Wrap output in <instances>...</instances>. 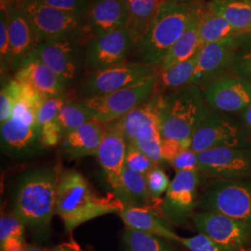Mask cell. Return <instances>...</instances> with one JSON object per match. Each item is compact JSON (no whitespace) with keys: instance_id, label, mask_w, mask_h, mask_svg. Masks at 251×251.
Returning a JSON list of instances; mask_svg holds the SVG:
<instances>
[{"instance_id":"obj_13","label":"cell","mask_w":251,"mask_h":251,"mask_svg":"<svg viewBox=\"0 0 251 251\" xmlns=\"http://www.w3.org/2000/svg\"><path fill=\"white\" fill-rule=\"evenodd\" d=\"M133 49L134 42L126 28L93 36L87 45V70L94 72L125 63Z\"/></svg>"},{"instance_id":"obj_47","label":"cell","mask_w":251,"mask_h":251,"mask_svg":"<svg viewBox=\"0 0 251 251\" xmlns=\"http://www.w3.org/2000/svg\"><path fill=\"white\" fill-rule=\"evenodd\" d=\"M241 116H242L243 121L244 123L246 124V126L251 129V104L248 108H246L242 113H241Z\"/></svg>"},{"instance_id":"obj_14","label":"cell","mask_w":251,"mask_h":251,"mask_svg":"<svg viewBox=\"0 0 251 251\" xmlns=\"http://www.w3.org/2000/svg\"><path fill=\"white\" fill-rule=\"evenodd\" d=\"M199 171H179L172 179L161 202L162 213L170 222L182 225L197 205Z\"/></svg>"},{"instance_id":"obj_32","label":"cell","mask_w":251,"mask_h":251,"mask_svg":"<svg viewBox=\"0 0 251 251\" xmlns=\"http://www.w3.org/2000/svg\"><path fill=\"white\" fill-rule=\"evenodd\" d=\"M20 92V84L15 78L6 84L0 93V122L8 121L12 117Z\"/></svg>"},{"instance_id":"obj_45","label":"cell","mask_w":251,"mask_h":251,"mask_svg":"<svg viewBox=\"0 0 251 251\" xmlns=\"http://www.w3.org/2000/svg\"><path fill=\"white\" fill-rule=\"evenodd\" d=\"M239 50H251V30L242 32L236 36Z\"/></svg>"},{"instance_id":"obj_6","label":"cell","mask_w":251,"mask_h":251,"mask_svg":"<svg viewBox=\"0 0 251 251\" xmlns=\"http://www.w3.org/2000/svg\"><path fill=\"white\" fill-rule=\"evenodd\" d=\"M158 72L140 82L105 95L86 97L81 100L93 119L102 124L116 121L141 105L155 92Z\"/></svg>"},{"instance_id":"obj_24","label":"cell","mask_w":251,"mask_h":251,"mask_svg":"<svg viewBox=\"0 0 251 251\" xmlns=\"http://www.w3.org/2000/svg\"><path fill=\"white\" fill-rule=\"evenodd\" d=\"M166 1L168 0H126L127 10L126 28L131 35L134 48L146 36Z\"/></svg>"},{"instance_id":"obj_40","label":"cell","mask_w":251,"mask_h":251,"mask_svg":"<svg viewBox=\"0 0 251 251\" xmlns=\"http://www.w3.org/2000/svg\"><path fill=\"white\" fill-rule=\"evenodd\" d=\"M171 166L176 172L186 171H200L198 153L191 148L183 150L171 162Z\"/></svg>"},{"instance_id":"obj_50","label":"cell","mask_w":251,"mask_h":251,"mask_svg":"<svg viewBox=\"0 0 251 251\" xmlns=\"http://www.w3.org/2000/svg\"><path fill=\"white\" fill-rule=\"evenodd\" d=\"M231 1H246V0H231Z\"/></svg>"},{"instance_id":"obj_30","label":"cell","mask_w":251,"mask_h":251,"mask_svg":"<svg viewBox=\"0 0 251 251\" xmlns=\"http://www.w3.org/2000/svg\"><path fill=\"white\" fill-rule=\"evenodd\" d=\"M122 242L124 251H176L169 240L128 227L123 232Z\"/></svg>"},{"instance_id":"obj_22","label":"cell","mask_w":251,"mask_h":251,"mask_svg":"<svg viewBox=\"0 0 251 251\" xmlns=\"http://www.w3.org/2000/svg\"><path fill=\"white\" fill-rule=\"evenodd\" d=\"M104 132V124L92 119L78 128L64 135L61 150L69 159L96 155Z\"/></svg>"},{"instance_id":"obj_9","label":"cell","mask_w":251,"mask_h":251,"mask_svg":"<svg viewBox=\"0 0 251 251\" xmlns=\"http://www.w3.org/2000/svg\"><path fill=\"white\" fill-rule=\"evenodd\" d=\"M158 72V66L143 62H125L99 71L88 72L81 84L86 97L105 95L125 89Z\"/></svg>"},{"instance_id":"obj_35","label":"cell","mask_w":251,"mask_h":251,"mask_svg":"<svg viewBox=\"0 0 251 251\" xmlns=\"http://www.w3.org/2000/svg\"><path fill=\"white\" fill-rule=\"evenodd\" d=\"M86 19L91 0H28Z\"/></svg>"},{"instance_id":"obj_28","label":"cell","mask_w":251,"mask_h":251,"mask_svg":"<svg viewBox=\"0 0 251 251\" xmlns=\"http://www.w3.org/2000/svg\"><path fill=\"white\" fill-rule=\"evenodd\" d=\"M206 8L224 17L241 32L251 30V0H211L206 4Z\"/></svg>"},{"instance_id":"obj_31","label":"cell","mask_w":251,"mask_h":251,"mask_svg":"<svg viewBox=\"0 0 251 251\" xmlns=\"http://www.w3.org/2000/svg\"><path fill=\"white\" fill-rule=\"evenodd\" d=\"M92 119L90 112L82 104L80 100L75 101L68 100L63 104L57 117L63 136Z\"/></svg>"},{"instance_id":"obj_15","label":"cell","mask_w":251,"mask_h":251,"mask_svg":"<svg viewBox=\"0 0 251 251\" xmlns=\"http://www.w3.org/2000/svg\"><path fill=\"white\" fill-rule=\"evenodd\" d=\"M239 49L236 36L204 46L190 85L205 88L209 83L231 72L233 60Z\"/></svg>"},{"instance_id":"obj_11","label":"cell","mask_w":251,"mask_h":251,"mask_svg":"<svg viewBox=\"0 0 251 251\" xmlns=\"http://www.w3.org/2000/svg\"><path fill=\"white\" fill-rule=\"evenodd\" d=\"M194 225L224 251H248L251 244V225L213 211L193 216Z\"/></svg>"},{"instance_id":"obj_26","label":"cell","mask_w":251,"mask_h":251,"mask_svg":"<svg viewBox=\"0 0 251 251\" xmlns=\"http://www.w3.org/2000/svg\"><path fill=\"white\" fill-rule=\"evenodd\" d=\"M205 7L206 5L196 14L182 36L179 37L178 41L171 47L169 52L166 54L160 65L158 66V71H165L178 63L188 60L203 48L200 45L199 25L201 14Z\"/></svg>"},{"instance_id":"obj_51","label":"cell","mask_w":251,"mask_h":251,"mask_svg":"<svg viewBox=\"0 0 251 251\" xmlns=\"http://www.w3.org/2000/svg\"><path fill=\"white\" fill-rule=\"evenodd\" d=\"M248 251H251V250H248Z\"/></svg>"},{"instance_id":"obj_37","label":"cell","mask_w":251,"mask_h":251,"mask_svg":"<svg viewBox=\"0 0 251 251\" xmlns=\"http://www.w3.org/2000/svg\"><path fill=\"white\" fill-rule=\"evenodd\" d=\"M147 187L154 200H158L162 195L168 191L171 181L166 174L157 165H154L148 173L145 175Z\"/></svg>"},{"instance_id":"obj_41","label":"cell","mask_w":251,"mask_h":251,"mask_svg":"<svg viewBox=\"0 0 251 251\" xmlns=\"http://www.w3.org/2000/svg\"><path fill=\"white\" fill-rule=\"evenodd\" d=\"M231 72L251 83V50H238L234 57Z\"/></svg>"},{"instance_id":"obj_5","label":"cell","mask_w":251,"mask_h":251,"mask_svg":"<svg viewBox=\"0 0 251 251\" xmlns=\"http://www.w3.org/2000/svg\"><path fill=\"white\" fill-rule=\"evenodd\" d=\"M39 41L70 40L88 44L93 37L86 19L33 1L20 3Z\"/></svg>"},{"instance_id":"obj_36","label":"cell","mask_w":251,"mask_h":251,"mask_svg":"<svg viewBox=\"0 0 251 251\" xmlns=\"http://www.w3.org/2000/svg\"><path fill=\"white\" fill-rule=\"evenodd\" d=\"M154 165L156 164L139 148L133 144H127L125 159L126 168L143 175H146Z\"/></svg>"},{"instance_id":"obj_48","label":"cell","mask_w":251,"mask_h":251,"mask_svg":"<svg viewBox=\"0 0 251 251\" xmlns=\"http://www.w3.org/2000/svg\"><path fill=\"white\" fill-rule=\"evenodd\" d=\"M22 251H52V249L49 250V249H44V248H40L35 245H28L27 244L25 248Z\"/></svg>"},{"instance_id":"obj_1","label":"cell","mask_w":251,"mask_h":251,"mask_svg":"<svg viewBox=\"0 0 251 251\" xmlns=\"http://www.w3.org/2000/svg\"><path fill=\"white\" fill-rule=\"evenodd\" d=\"M124 204L114 195L98 196L78 171H63L59 175L56 194V214L66 231L100 216L119 213Z\"/></svg>"},{"instance_id":"obj_17","label":"cell","mask_w":251,"mask_h":251,"mask_svg":"<svg viewBox=\"0 0 251 251\" xmlns=\"http://www.w3.org/2000/svg\"><path fill=\"white\" fill-rule=\"evenodd\" d=\"M127 143L120 120L104 124V132L96 153L110 186H114L125 168Z\"/></svg>"},{"instance_id":"obj_33","label":"cell","mask_w":251,"mask_h":251,"mask_svg":"<svg viewBox=\"0 0 251 251\" xmlns=\"http://www.w3.org/2000/svg\"><path fill=\"white\" fill-rule=\"evenodd\" d=\"M67 100L66 96L45 98L37 108L36 115V126L39 130L43 126L47 125L57 119L58 115Z\"/></svg>"},{"instance_id":"obj_10","label":"cell","mask_w":251,"mask_h":251,"mask_svg":"<svg viewBox=\"0 0 251 251\" xmlns=\"http://www.w3.org/2000/svg\"><path fill=\"white\" fill-rule=\"evenodd\" d=\"M247 135L231 118L210 108L192 138L191 149L199 153L220 147H247Z\"/></svg>"},{"instance_id":"obj_27","label":"cell","mask_w":251,"mask_h":251,"mask_svg":"<svg viewBox=\"0 0 251 251\" xmlns=\"http://www.w3.org/2000/svg\"><path fill=\"white\" fill-rule=\"evenodd\" d=\"M242 32L233 27L224 17L216 14L205 7L201 14L199 38L201 47L233 38Z\"/></svg>"},{"instance_id":"obj_12","label":"cell","mask_w":251,"mask_h":251,"mask_svg":"<svg viewBox=\"0 0 251 251\" xmlns=\"http://www.w3.org/2000/svg\"><path fill=\"white\" fill-rule=\"evenodd\" d=\"M199 170L223 179L251 178V149L220 147L198 153Z\"/></svg>"},{"instance_id":"obj_20","label":"cell","mask_w":251,"mask_h":251,"mask_svg":"<svg viewBox=\"0 0 251 251\" xmlns=\"http://www.w3.org/2000/svg\"><path fill=\"white\" fill-rule=\"evenodd\" d=\"M86 22L92 36L126 28L127 22L126 0H91Z\"/></svg>"},{"instance_id":"obj_4","label":"cell","mask_w":251,"mask_h":251,"mask_svg":"<svg viewBox=\"0 0 251 251\" xmlns=\"http://www.w3.org/2000/svg\"><path fill=\"white\" fill-rule=\"evenodd\" d=\"M200 88L187 85L165 94L159 117L162 139L175 140L186 149L206 111Z\"/></svg>"},{"instance_id":"obj_18","label":"cell","mask_w":251,"mask_h":251,"mask_svg":"<svg viewBox=\"0 0 251 251\" xmlns=\"http://www.w3.org/2000/svg\"><path fill=\"white\" fill-rule=\"evenodd\" d=\"M1 9H6L8 12L11 69L16 72L33 53L39 39L20 4Z\"/></svg>"},{"instance_id":"obj_38","label":"cell","mask_w":251,"mask_h":251,"mask_svg":"<svg viewBox=\"0 0 251 251\" xmlns=\"http://www.w3.org/2000/svg\"><path fill=\"white\" fill-rule=\"evenodd\" d=\"M25 225L14 212L2 216L0 220V242L10 237H25Z\"/></svg>"},{"instance_id":"obj_49","label":"cell","mask_w":251,"mask_h":251,"mask_svg":"<svg viewBox=\"0 0 251 251\" xmlns=\"http://www.w3.org/2000/svg\"><path fill=\"white\" fill-rule=\"evenodd\" d=\"M23 0H0L1 8H6L12 5H19Z\"/></svg>"},{"instance_id":"obj_25","label":"cell","mask_w":251,"mask_h":251,"mask_svg":"<svg viewBox=\"0 0 251 251\" xmlns=\"http://www.w3.org/2000/svg\"><path fill=\"white\" fill-rule=\"evenodd\" d=\"M111 188L124 205L152 207V202L156 201L148 190L145 175L131 171L126 166L118 181Z\"/></svg>"},{"instance_id":"obj_39","label":"cell","mask_w":251,"mask_h":251,"mask_svg":"<svg viewBox=\"0 0 251 251\" xmlns=\"http://www.w3.org/2000/svg\"><path fill=\"white\" fill-rule=\"evenodd\" d=\"M179 243L190 251H224L203 233H198L192 237H180Z\"/></svg>"},{"instance_id":"obj_46","label":"cell","mask_w":251,"mask_h":251,"mask_svg":"<svg viewBox=\"0 0 251 251\" xmlns=\"http://www.w3.org/2000/svg\"><path fill=\"white\" fill-rule=\"evenodd\" d=\"M52 251H82V250L76 243L66 242L54 247Z\"/></svg>"},{"instance_id":"obj_21","label":"cell","mask_w":251,"mask_h":251,"mask_svg":"<svg viewBox=\"0 0 251 251\" xmlns=\"http://www.w3.org/2000/svg\"><path fill=\"white\" fill-rule=\"evenodd\" d=\"M16 80L25 82L44 98L66 96L62 80L48 66L29 56L15 72Z\"/></svg>"},{"instance_id":"obj_3","label":"cell","mask_w":251,"mask_h":251,"mask_svg":"<svg viewBox=\"0 0 251 251\" xmlns=\"http://www.w3.org/2000/svg\"><path fill=\"white\" fill-rule=\"evenodd\" d=\"M58 171L44 168L24 175L18 184L13 212L34 232L48 234L56 214Z\"/></svg>"},{"instance_id":"obj_8","label":"cell","mask_w":251,"mask_h":251,"mask_svg":"<svg viewBox=\"0 0 251 251\" xmlns=\"http://www.w3.org/2000/svg\"><path fill=\"white\" fill-rule=\"evenodd\" d=\"M201 202L207 211L251 225V182L248 180L219 179L206 187Z\"/></svg>"},{"instance_id":"obj_34","label":"cell","mask_w":251,"mask_h":251,"mask_svg":"<svg viewBox=\"0 0 251 251\" xmlns=\"http://www.w3.org/2000/svg\"><path fill=\"white\" fill-rule=\"evenodd\" d=\"M0 63L1 72L3 73L11 70V55L7 9H0Z\"/></svg>"},{"instance_id":"obj_44","label":"cell","mask_w":251,"mask_h":251,"mask_svg":"<svg viewBox=\"0 0 251 251\" xmlns=\"http://www.w3.org/2000/svg\"><path fill=\"white\" fill-rule=\"evenodd\" d=\"M26 245L25 237H10L0 242L1 251H22Z\"/></svg>"},{"instance_id":"obj_19","label":"cell","mask_w":251,"mask_h":251,"mask_svg":"<svg viewBox=\"0 0 251 251\" xmlns=\"http://www.w3.org/2000/svg\"><path fill=\"white\" fill-rule=\"evenodd\" d=\"M0 133L2 148L10 156H29L43 148L36 124L27 123L16 117H11L1 124Z\"/></svg>"},{"instance_id":"obj_23","label":"cell","mask_w":251,"mask_h":251,"mask_svg":"<svg viewBox=\"0 0 251 251\" xmlns=\"http://www.w3.org/2000/svg\"><path fill=\"white\" fill-rule=\"evenodd\" d=\"M126 227L152 233L169 241L179 242L180 237L156 215L151 206H134L124 205L118 213Z\"/></svg>"},{"instance_id":"obj_2","label":"cell","mask_w":251,"mask_h":251,"mask_svg":"<svg viewBox=\"0 0 251 251\" xmlns=\"http://www.w3.org/2000/svg\"><path fill=\"white\" fill-rule=\"evenodd\" d=\"M205 6L200 0H168L134 51L143 63L159 66L166 54L187 29L190 23Z\"/></svg>"},{"instance_id":"obj_42","label":"cell","mask_w":251,"mask_h":251,"mask_svg":"<svg viewBox=\"0 0 251 251\" xmlns=\"http://www.w3.org/2000/svg\"><path fill=\"white\" fill-rule=\"evenodd\" d=\"M40 136L43 148L53 147L58 144H61L63 135L57 119L43 126L40 128Z\"/></svg>"},{"instance_id":"obj_16","label":"cell","mask_w":251,"mask_h":251,"mask_svg":"<svg viewBox=\"0 0 251 251\" xmlns=\"http://www.w3.org/2000/svg\"><path fill=\"white\" fill-rule=\"evenodd\" d=\"M206 103L222 113H242L251 104V83L235 75H227L206 85Z\"/></svg>"},{"instance_id":"obj_7","label":"cell","mask_w":251,"mask_h":251,"mask_svg":"<svg viewBox=\"0 0 251 251\" xmlns=\"http://www.w3.org/2000/svg\"><path fill=\"white\" fill-rule=\"evenodd\" d=\"M87 45L70 40H42L30 56L48 66L68 90L87 70Z\"/></svg>"},{"instance_id":"obj_43","label":"cell","mask_w":251,"mask_h":251,"mask_svg":"<svg viewBox=\"0 0 251 251\" xmlns=\"http://www.w3.org/2000/svg\"><path fill=\"white\" fill-rule=\"evenodd\" d=\"M183 150H186V148L179 142L171 139H162L161 151L163 160L171 162Z\"/></svg>"},{"instance_id":"obj_29","label":"cell","mask_w":251,"mask_h":251,"mask_svg":"<svg viewBox=\"0 0 251 251\" xmlns=\"http://www.w3.org/2000/svg\"><path fill=\"white\" fill-rule=\"evenodd\" d=\"M200 50L184 62L178 63L165 71H158L156 89L161 88L162 90H175L190 85L198 65Z\"/></svg>"}]
</instances>
